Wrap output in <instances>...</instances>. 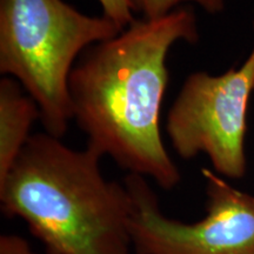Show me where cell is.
I'll list each match as a JSON object with an SVG mask.
<instances>
[{"label":"cell","instance_id":"1","mask_svg":"<svg viewBox=\"0 0 254 254\" xmlns=\"http://www.w3.org/2000/svg\"><path fill=\"white\" fill-rule=\"evenodd\" d=\"M180 40H199L190 7L135 19L118 36L85 50L68 79L73 119L87 135V147L164 190H173L182 179L159 124L168 51Z\"/></svg>","mask_w":254,"mask_h":254},{"label":"cell","instance_id":"9","mask_svg":"<svg viewBox=\"0 0 254 254\" xmlns=\"http://www.w3.org/2000/svg\"><path fill=\"white\" fill-rule=\"evenodd\" d=\"M0 254H37L28 241L19 234L6 233L0 236Z\"/></svg>","mask_w":254,"mask_h":254},{"label":"cell","instance_id":"8","mask_svg":"<svg viewBox=\"0 0 254 254\" xmlns=\"http://www.w3.org/2000/svg\"><path fill=\"white\" fill-rule=\"evenodd\" d=\"M103 7L104 15L125 30L135 20L133 17L132 0H98Z\"/></svg>","mask_w":254,"mask_h":254},{"label":"cell","instance_id":"2","mask_svg":"<svg viewBox=\"0 0 254 254\" xmlns=\"http://www.w3.org/2000/svg\"><path fill=\"white\" fill-rule=\"evenodd\" d=\"M101 158L46 132L31 135L0 180L2 214L26 222L46 254H134L131 196L104 177Z\"/></svg>","mask_w":254,"mask_h":254},{"label":"cell","instance_id":"6","mask_svg":"<svg viewBox=\"0 0 254 254\" xmlns=\"http://www.w3.org/2000/svg\"><path fill=\"white\" fill-rule=\"evenodd\" d=\"M40 119L39 107L30 95L24 94L18 80L0 81V180L17 160L30 138V129Z\"/></svg>","mask_w":254,"mask_h":254},{"label":"cell","instance_id":"5","mask_svg":"<svg viewBox=\"0 0 254 254\" xmlns=\"http://www.w3.org/2000/svg\"><path fill=\"white\" fill-rule=\"evenodd\" d=\"M253 92L254 43L239 68L220 75L190 74L167 114L166 132L177 154L190 160L205 153L219 176L241 179L247 168V111Z\"/></svg>","mask_w":254,"mask_h":254},{"label":"cell","instance_id":"7","mask_svg":"<svg viewBox=\"0 0 254 254\" xmlns=\"http://www.w3.org/2000/svg\"><path fill=\"white\" fill-rule=\"evenodd\" d=\"M185 2L199 5L209 14H218L225 8L224 0H132L134 12L141 13L145 19L164 17Z\"/></svg>","mask_w":254,"mask_h":254},{"label":"cell","instance_id":"4","mask_svg":"<svg viewBox=\"0 0 254 254\" xmlns=\"http://www.w3.org/2000/svg\"><path fill=\"white\" fill-rule=\"evenodd\" d=\"M201 173L206 215L195 222L164 215L145 177L128 173L124 179L131 196L128 227L134 254H254V195L208 168Z\"/></svg>","mask_w":254,"mask_h":254},{"label":"cell","instance_id":"3","mask_svg":"<svg viewBox=\"0 0 254 254\" xmlns=\"http://www.w3.org/2000/svg\"><path fill=\"white\" fill-rule=\"evenodd\" d=\"M124 30L63 0H0V72L36 101L46 133L62 138L73 119L68 79L77 57Z\"/></svg>","mask_w":254,"mask_h":254}]
</instances>
